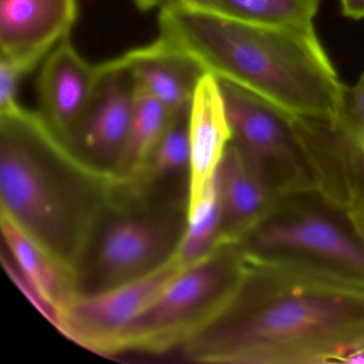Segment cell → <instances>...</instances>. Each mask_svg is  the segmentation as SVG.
Here are the masks:
<instances>
[{"label":"cell","instance_id":"6da1fadb","mask_svg":"<svg viewBox=\"0 0 364 364\" xmlns=\"http://www.w3.org/2000/svg\"><path fill=\"white\" fill-rule=\"evenodd\" d=\"M364 345V287L245 257L218 316L187 344L196 360L336 364Z\"/></svg>","mask_w":364,"mask_h":364},{"label":"cell","instance_id":"7a4b0ae2","mask_svg":"<svg viewBox=\"0 0 364 364\" xmlns=\"http://www.w3.org/2000/svg\"><path fill=\"white\" fill-rule=\"evenodd\" d=\"M159 38L205 73L265 97L298 117L334 120L345 86L315 31L249 24L180 1L159 10Z\"/></svg>","mask_w":364,"mask_h":364},{"label":"cell","instance_id":"3957f363","mask_svg":"<svg viewBox=\"0 0 364 364\" xmlns=\"http://www.w3.org/2000/svg\"><path fill=\"white\" fill-rule=\"evenodd\" d=\"M65 144L39 112L21 107L0 114L1 212L74 276L90 215L77 210L70 187L53 167Z\"/></svg>","mask_w":364,"mask_h":364},{"label":"cell","instance_id":"277c9868","mask_svg":"<svg viewBox=\"0 0 364 364\" xmlns=\"http://www.w3.org/2000/svg\"><path fill=\"white\" fill-rule=\"evenodd\" d=\"M245 257L291 266L364 287V240L345 213L313 189L281 196L247 232Z\"/></svg>","mask_w":364,"mask_h":364},{"label":"cell","instance_id":"5b68a950","mask_svg":"<svg viewBox=\"0 0 364 364\" xmlns=\"http://www.w3.org/2000/svg\"><path fill=\"white\" fill-rule=\"evenodd\" d=\"M245 257L237 244H223L184 266L121 332L112 353H161L188 344L225 308L242 278Z\"/></svg>","mask_w":364,"mask_h":364},{"label":"cell","instance_id":"8992f818","mask_svg":"<svg viewBox=\"0 0 364 364\" xmlns=\"http://www.w3.org/2000/svg\"><path fill=\"white\" fill-rule=\"evenodd\" d=\"M218 82L232 140L263 170L279 196L313 189L296 142L294 114L233 82Z\"/></svg>","mask_w":364,"mask_h":364},{"label":"cell","instance_id":"52a82bcc","mask_svg":"<svg viewBox=\"0 0 364 364\" xmlns=\"http://www.w3.org/2000/svg\"><path fill=\"white\" fill-rule=\"evenodd\" d=\"M183 267L173 253L144 276L92 294L76 293L63 306L60 331L93 350L112 353L121 332Z\"/></svg>","mask_w":364,"mask_h":364},{"label":"cell","instance_id":"ba28073f","mask_svg":"<svg viewBox=\"0 0 364 364\" xmlns=\"http://www.w3.org/2000/svg\"><path fill=\"white\" fill-rule=\"evenodd\" d=\"M313 191L343 213L364 200V144L338 121L293 116Z\"/></svg>","mask_w":364,"mask_h":364},{"label":"cell","instance_id":"9c48e42d","mask_svg":"<svg viewBox=\"0 0 364 364\" xmlns=\"http://www.w3.org/2000/svg\"><path fill=\"white\" fill-rule=\"evenodd\" d=\"M77 16V0H0V58L29 73L69 38Z\"/></svg>","mask_w":364,"mask_h":364},{"label":"cell","instance_id":"30bf717a","mask_svg":"<svg viewBox=\"0 0 364 364\" xmlns=\"http://www.w3.org/2000/svg\"><path fill=\"white\" fill-rule=\"evenodd\" d=\"M99 78V65L85 60L70 38L44 59L37 82L39 114L70 146L75 144Z\"/></svg>","mask_w":364,"mask_h":364},{"label":"cell","instance_id":"8fae6325","mask_svg":"<svg viewBox=\"0 0 364 364\" xmlns=\"http://www.w3.org/2000/svg\"><path fill=\"white\" fill-rule=\"evenodd\" d=\"M95 97L75 144L103 163H116L124 146L135 105L137 84L117 58L99 63Z\"/></svg>","mask_w":364,"mask_h":364},{"label":"cell","instance_id":"7c38bea8","mask_svg":"<svg viewBox=\"0 0 364 364\" xmlns=\"http://www.w3.org/2000/svg\"><path fill=\"white\" fill-rule=\"evenodd\" d=\"M0 225L14 262L4 259L6 269L33 306L60 330L63 306L76 294L73 274L3 212Z\"/></svg>","mask_w":364,"mask_h":364},{"label":"cell","instance_id":"4fadbf2b","mask_svg":"<svg viewBox=\"0 0 364 364\" xmlns=\"http://www.w3.org/2000/svg\"><path fill=\"white\" fill-rule=\"evenodd\" d=\"M223 244H237L278 201L279 193L263 170L231 140L216 171Z\"/></svg>","mask_w":364,"mask_h":364},{"label":"cell","instance_id":"5bb4252c","mask_svg":"<svg viewBox=\"0 0 364 364\" xmlns=\"http://www.w3.org/2000/svg\"><path fill=\"white\" fill-rule=\"evenodd\" d=\"M161 225L138 217H121L104 230L95 255V269L103 289L152 272L173 255Z\"/></svg>","mask_w":364,"mask_h":364},{"label":"cell","instance_id":"9a60e30c","mask_svg":"<svg viewBox=\"0 0 364 364\" xmlns=\"http://www.w3.org/2000/svg\"><path fill=\"white\" fill-rule=\"evenodd\" d=\"M117 60L131 72L138 86L171 112L191 105L198 84L205 74L197 61L159 37L149 46L117 57Z\"/></svg>","mask_w":364,"mask_h":364},{"label":"cell","instance_id":"2e32d148","mask_svg":"<svg viewBox=\"0 0 364 364\" xmlns=\"http://www.w3.org/2000/svg\"><path fill=\"white\" fill-rule=\"evenodd\" d=\"M189 137L188 198L195 196L215 176L232 140L220 85L212 74L202 76L191 100Z\"/></svg>","mask_w":364,"mask_h":364},{"label":"cell","instance_id":"e0dca14e","mask_svg":"<svg viewBox=\"0 0 364 364\" xmlns=\"http://www.w3.org/2000/svg\"><path fill=\"white\" fill-rule=\"evenodd\" d=\"M193 9L249 24L314 31L319 0H178Z\"/></svg>","mask_w":364,"mask_h":364},{"label":"cell","instance_id":"ac0fdd59","mask_svg":"<svg viewBox=\"0 0 364 364\" xmlns=\"http://www.w3.org/2000/svg\"><path fill=\"white\" fill-rule=\"evenodd\" d=\"M172 114L159 100L137 85L129 134L114 164V176H131L149 163Z\"/></svg>","mask_w":364,"mask_h":364},{"label":"cell","instance_id":"d6986e66","mask_svg":"<svg viewBox=\"0 0 364 364\" xmlns=\"http://www.w3.org/2000/svg\"><path fill=\"white\" fill-rule=\"evenodd\" d=\"M221 208L216 173L193 197L188 198L186 227L176 253L184 266L212 253L220 242Z\"/></svg>","mask_w":364,"mask_h":364},{"label":"cell","instance_id":"ffe728a7","mask_svg":"<svg viewBox=\"0 0 364 364\" xmlns=\"http://www.w3.org/2000/svg\"><path fill=\"white\" fill-rule=\"evenodd\" d=\"M189 114L191 105L172 114L171 120L148 163L151 164L153 173L165 176L189 168L191 156Z\"/></svg>","mask_w":364,"mask_h":364},{"label":"cell","instance_id":"44dd1931","mask_svg":"<svg viewBox=\"0 0 364 364\" xmlns=\"http://www.w3.org/2000/svg\"><path fill=\"white\" fill-rule=\"evenodd\" d=\"M336 120L355 139L364 144V73L355 86L345 87Z\"/></svg>","mask_w":364,"mask_h":364},{"label":"cell","instance_id":"7402d4cb","mask_svg":"<svg viewBox=\"0 0 364 364\" xmlns=\"http://www.w3.org/2000/svg\"><path fill=\"white\" fill-rule=\"evenodd\" d=\"M22 76L24 75L10 61L0 58V114L20 109L18 89Z\"/></svg>","mask_w":364,"mask_h":364},{"label":"cell","instance_id":"603a6c76","mask_svg":"<svg viewBox=\"0 0 364 364\" xmlns=\"http://www.w3.org/2000/svg\"><path fill=\"white\" fill-rule=\"evenodd\" d=\"M345 215L364 240V200L351 206L347 212H345Z\"/></svg>","mask_w":364,"mask_h":364},{"label":"cell","instance_id":"cb8c5ba5","mask_svg":"<svg viewBox=\"0 0 364 364\" xmlns=\"http://www.w3.org/2000/svg\"><path fill=\"white\" fill-rule=\"evenodd\" d=\"M341 6L347 18L353 20L364 18V0H341Z\"/></svg>","mask_w":364,"mask_h":364},{"label":"cell","instance_id":"d4e9b609","mask_svg":"<svg viewBox=\"0 0 364 364\" xmlns=\"http://www.w3.org/2000/svg\"><path fill=\"white\" fill-rule=\"evenodd\" d=\"M135 5L144 11L153 9H163L172 4L178 3V0H133Z\"/></svg>","mask_w":364,"mask_h":364},{"label":"cell","instance_id":"484cf974","mask_svg":"<svg viewBox=\"0 0 364 364\" xmlns=\"http://www.w3.org/2000/svg\"><path fill=\"white\" fill-rule=\"evenodd\" d=\"M364 364V345L351 351L343 360L342 364Z\"/></svg>","mask_w":364,"mask_h":364}]
</instances>
